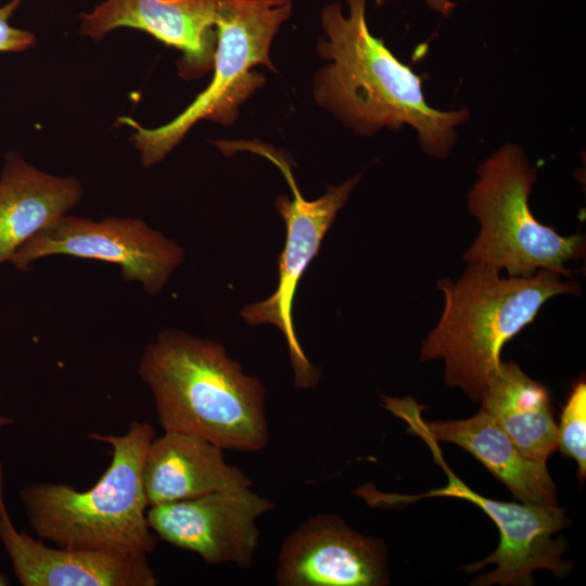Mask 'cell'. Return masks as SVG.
I'll return each instance as SVG.
<instances>
[{
    "label": "cell",
    "instance_id": "cell-16",
    "mask_svg": "<svg viewBox=\"0 0 586 586\" xmlns=\"http://www.w3.org/2000/svg\"><path fill=\"white\" fill-rule=\"evenodd\" d=\"M75 177H59L10 152L0 176V264L37 232L74 208L82 198Z\"/></svg>",
    "mask_w": 586,
    "mask_h": 586
},
{
    "label": "cell",
    "instance_id": "cell-4",
    "mask_svg": "<svg viewBox=\"0 0 586 586\" xmlns=\"http://www.w3.org/2000/svg\"><path fill=\"white\" fill-rule=\"evenodd\" d=\"M154 436L142 421H132L123 435L90 433L112 447V460L87 491L59 483L23 486L18 496L37 536L60 547L152 552L158 537L146 519L142 467Z\"/></svg>",
    "mask_w": 586,
    "mask_h": 586
},
{
    "label": "cell",
    "instance_id": "cell-17",
    "mask_svg": "<svg viewBox=\"0 0 586 586\" xmlns=\"http://www.w3.org/2000/svg\"><path fill=\"white\" fill-rule=\"evenodd\" d=\"M480 403L524 455L547 462L558 447V425L543 384L514 361H501Z\"/></svg>",
    "mask_w": 586,
    "mask_h": 586
},
{
    "label": "cell",
    "instance_id": "cell-22",
    "mask_svg": "<svg viewBox=\"0 0 586 586\" xmlns=\"http://www.w3.org/2000/svg\"><path fill=\"white\" fill-rule=\"evenodd\" d=\"M14 424V419L9 416L0 415V429Z\"/></svg>",
    "mask_w": 586,
    "mask_h": 586
},
{
    "label": "cell",
    "instance_id": "cell-3",
    "mask_svg": "<svg viewBox=\"0 0 586 586\" xmlns=\"http://www.w3.org/2000/svg\"><path fill=\"white\" fill-rule=\"evenodd\" d=\"M563 278L547 269L502 278L489 265L469 263L457 280L440 279L444 309L421 346L420 360L442 359L445 383L480 403L501 364L504 345L533 322L548 300L581 294L578 282Z\"/></svg>",
    "mask_w": 586,
    "mask_h": 586
},
{
    "label": "cell",
    "instance_id": "cell-10",
    "mask_svg": "<svg viewBox=\"0 0 586 586\" xmlns=\"http://www.w3.org/2000/svg\"><path fill=\"white\" fill-rule=\"evenodd\" d=\"M275 502L251 488L220 491L150 507L151 530L164 542L196 553L209 565H252L259 540L257 520Z\"/></svg>",
    "mask_w": 586,
    "mask_h": 586
},
{
    "label": "cell",
    "instance_id": "cell-18",
    "mask_svg": "<svg viewBox=\"0 0 586 586\" xmlns=\"http://www.w3.org/2000/svg\"><path fill=\"white\" fill-rule=\"evenodd\" d=\"M558 447L576 461L578 476L586 475V384L576 382L562 409L558 425Z\"/></svg>",
    "mask_w": 586,
    "mask_h": 586
},
{
    "label": "cell",
    "instance_id": "cell-9",
    "mask_svg": "<svg viewBox=\"0 0 586 586\" xmlns=\"http://www.w3.org/2000/svg\"><path fill=\"white\" fill-rule=\"evenodd\" d=\"M52 255L116 264L123 278L139 282L150 295L160 293L184 258L183 249L145 221L106 217L100 221L63 215L27 240L10 263L18 271Z\"/></svg>",
    "mask_w": 586,
    "mask_h": 586
},
{
    "label": "cell",
    "instance_id": "cell-8",
    "mask_svg": "<svg viewBox=\"0 0 586 586\" xmlns=\"http://www.w3.org/2000/svg\"><path fill=\"white\" fill-rule=\"evenodd\" d=\"M224 153L251 151L268 158L286 179L292 199L281 195L275 207L285 222L286 238L279 256V281L275 292L265 301L246 305L242 318L252 326L271 323L279 328L286 342L296 387L308 390L319 381L320 373L306 357L295 333L293 302L300 279L319 253L322 239L337 212L359 182L357 175L340 186H329L326 193L306 200L300 192L289 162L275 149L257 142H221Z\"/></svg>",
    "mask_w": 586,
    "mask_h": 586
},
{
    "label": "cell",
    "instance_id": "cell-7",
    "mask_svg": "<svg viewBox=\"0 0 586 586\" xmlns=\"http://www.w3.org/2000/svg\"><path fill=\"white\" fill-rule=\"evenodd\" d=\"M420 435L430 446L434 459L448 476V484L422 495L382 494L371 486L357 491L370 505L409 504L421 498L454 497L473 502L496 524L500 534L497 549L479 562L466 564L467 573H474L485 565L496 564V569L474 579V585L528 586L534 582L533 573L548 570L558 577L565 576L573 563L562 560L565 550L563 538L555 539L553 534L571 524L565 510L557 505L515 504L487 498L467 486L445 463L436 441L423 433Z\"/></svg>",
    "mask_w": 586,
    "mask_h": 586
},
{
    "label": "cell",
    "instance_id": "cell-2",
    "mask_svg": "<svg viewBox=\"0 0 586 586\" xmlns=\"http://www.w3.org/2000/svg\"><path fill=\"white\" fill-rule=\"evenodd\" d=\"M165 431L256 453L269 443L266 390L222 345L166 329L143 351L138 368Z\"/></svg>",
    "mask_w": 586,
    "mask_h": 586
},
{
    "label": "cell",
    "instance_id": "cell-11",
    "mask_svg": "<svg viewBox=\"0 0 586 586\" xmlns=\"http://www.w3.org/2000/svg\"><path fill=\"white\" fill-rule=\"evenodd\" d=\"M281 586H382L388 584L382 539L365 536L333 513L301 523L283 540L276 569Z\"/></svg>",
    "mask_w": 586,
    "mask_h": 586
},
{
    "label": "cell",
    "instance_id": "cell-5",
    "mask_svg": "<svg viewBox=\"0 0 586 586\" xmlns=\"http://www.w3.org/2000/svg\"><path fill=\"white\" fill-rule=\"evenodd\" d=\"M476 175L467 207L480 231L463 260L505 269L508 277L547 269L572 278L565 264L583 256L585 237H563L533 216L528 199L537 176L524 150L502 144L479 165Z\"/></svg>",
    "mask_w": 586,
    "mask_h": 586
},
{
    "label": "cell",
    "instance_id": "cell-20",
    "mask_svg": "<svg viewBox=\"0 0 586 586\" xmlns=\"http://www.w3.org/2000/svg\"><path fill=\"white\" fill-rule=\"evenodd\" d=\"M391 0H375L378 5L385 4L390 2ZM425 3L437 13L447 16L449 15L454 8L456 7V3L451 0H424Z\"/></svg>",
    "mask_w": 586,
    "mask_h": 586
},
{
    "label": "cell",
    "instance_id": "cell-23",
    "mask_svg": "<svg viewBox=\"0 0 586 586\" xmlns=\"http://www.w3.org/2000/svg\"><path fill=\"white\" fill-rule=\"evenodd\" d=\"M9 584L8 576L0 570V586H8Z\"/></svg>",
    "mask_w": 586,
    "mask_h": 586
},
{
    "label": "cell",
    "instance_id": "cell-12",
    "mask_svg": "<svg viewBox=\"0 0 586 586\" xmlns=\"http://www.w3.org/2000/svg\"><path fill=\"white\" fill-rule=\"evenodd\" d=\"M0 542L23 586H155L145 552L131 549L48 547L12 523L1 507Z\"/></svg>",
    "mask_w": 586,
    "mask_h": 586
},
{
    "label": "cell",
    "instance_id": "cell-19",
    "mask_svg": "<svg viewBox=\"0 0 586 586\" xmlns=\"http://www.w3.org/2000/svg\"><path fill=\"white\" fill-rule=\"evenodd\" d=\"M21 2L22 0H12L0 8V52H21L36 43V38L31 33L9 24L11 15Z\"/></svg>",
    "mask_w": 586,
    "mask_h": 586
},
{
    "label": "cell",
    "instance_id": "cell-21",
    "mask_svg": "<svg viewBox=\"0 0 586 586\" xmlns=\"http://www.w3.org/2000/svg\"><path fill=\"white\" fill-rule=\"evenodd\" d=\"M4 502V497H3V468H2V464L0 463V515H1V507Z\"/></svg>",
    "mask_w": 586,
    "mask_h": 586
},
{
    "label": "cell",
    "instance_id": "cell-6",
    "mask_svg": "<svg viewBox=\"0 0 586 586\" xmlns=\"http://www.w3.org/2000/svg\"><path fill=\"white\" fill-rule=\"evenodd\" d=\"M292 0H218L214 75L208 86L176 118L148 129L129 117L120 118L136 129L131 140L141 163H160L199 120L231 125L239 106L265 82L251 69L265 65L276 71L269 59L272 39L288 20Z\"/></svg>",
    "mask_w": 586,
    "mask_h": 586
},
{
    "label": "cell",
    "instance_id": "cell-15",
    "mask_svg": "<svg viewBox=\"0 0 586 586\" xmlns=\"http://www.w3.org/2000/svg\"><path fill=\"white\" fill-rule=\"evenodd\" d=\"M222 451L218 445L186 433L165 431L154 436L142 467L148 506L251 488V477L227 463Z\"/></svg>",
    "mask_w": 586,
    "mask_h": 586
},
{
    "label": "cell",
    "instance_id": "cell-14",
    "mask_svg": "<svg viewBox=\"0 0 586 586\" xmlns=\"http://www.w3.org/2000/svg\"><path fill=\"white\" fill-rule=\"evenodd\" d=\"M381 397L384 407L403 418L413 433L456 444L473 455L521 502L558 504L557 487L546 463L524 455L484 410L468 419L425 422L411 398Z\"/></svg>",
    "mask_w": 586,
    "mask_h": 586
},
{
    "label": "cell",
    "instance_id": "cell-13",
    "mask_svg": "<svg viewBox=\"0 0 586 586\" xmlns=\"http://www.w3.org/2000/svg\"><path fill=\"white\" fill-rule=\"evenodd\" d=\"M218 0H107L79 15L80 33L93 40L118 27L152 35L182 53L179 74L195 78L213 68Z\"/></svg>",
    "mask_w": 586,
    "mask_h": 586
},
{
    "label": "cell",
    "instance_id": "cell-1",
    "mask_svg": "<svg viewBox=\"0 0 586 586\" xmlns=\"http://www.w3.org/2000/svg\"><path fill=\"white\" fill-rule=\"evenodd\" d=\"M346 2L347 16L339 3L327 4L321 12L327 39L320 40L318 52L329 63L317 74V103L361 136L410 126L424 154L447 157L470 111L432 107L422 90V76L371 34L367 0Z\"/></svg>",
    "mask_w": 586,
    "mask_h": 586
}]
</instances>
